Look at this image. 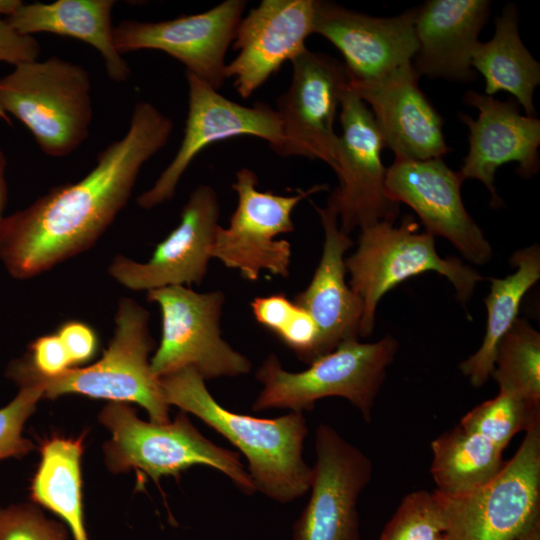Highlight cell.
Listing matches in <instances>:
<instances>
[{
  "label": "cell",
  "mask_w": 540,
  "mask_h": 540,
  "mask_svg": "<svg viewBox=\"0 0 540 540\" xmlns=\"http://www.w3.org/2000/svg\"><path fill=\"white\" fill-rule=\"evenodd\" d=\"M314 207L324 231L322 255L310 283L293 302L310 314L319 329V358L344 341L358 339L363 304L345 279L344 255L353 241L340 229L332 209Z\"/></svg>",
  "instance_id": "23"
},
{
  "label": "cell",
  "mask_w": 540,
  "mask_h": 540,
  "mask_svg": "<svg viewBox=\"0 0 540 540\" xmlns=\"http://www.w3.org/2000/svg\"><path fill=\"white\" fill-rule=\"evenodd\" d=\"M246 8L244 0H226L197 14L157 22L123 20L113 27L116 50L162 51L218 90L226 80L225 56Z\"/></svg>",
  "instance_id": "15"
},
{
  "label": "cell",
  "mask_w": 540,
  "mask_h": 540,
  "mask_svg": "<svg viewBox=\"0 0 540 540\" xmlns=\"http://www.w3.org/2000/svg\"><path fill=\"white\" fill-rule=\"evenodd\" d=\"M173 127L151 103H136L125 135L98 154L83 178L5 216L0 261L7 273L31 279L90 249L126 206L143 165L167 144Z\"/></svg>",
  "instance_id": "1"
},
{
  "label": "cell",
  "mask_w": 540,
  "mask_h": 540,
  "mask_svg": "<svg viewBox=\"0 0 540 540\" xmlns=\"http://www.w3.org/2000/svg\"><path fill=\"white\" fill-rule=\"evenodd\" d=\"M276 336L304 363L310 364L318 358L319 329L310 314L296 304Z\"/></svg>",
  "instance_id": "34"
},
{
  "label": "cell",
  "mask_w": 540,
  "mask_h": 540,
  "mask_svg": "<svg viewBox=\"0 0 540 540\" xmlns=\"http://www.w3.org/2000/svg\"><path fill=\"white\" fill-rule=\"evenodd\" d=\"M291 83L277 100L282 144L276 154L321 160L334 167L339 135L334 122L350 80L344 64L305 49L292 59Z\"/></svg>",
  "instance_id": "12"
},
{
  "label": "cell",
  "mask_w": 540,
  "mask_h": 540,
  "mask_svg": "<svg viewBox=\"0 0 540 540\" xmlns=\"http://www.w3.org/2000/svg\"><path fill=\"white\" fill-rule=\"evenodd\" d=\"M434 493L448 540H514L540 521V424L484 486L452 497Z\"/></svg>",
  "instance_id": "8"
},
{
  "label": "cell",
  "mask_w": 540,
  "mask_h": 540,
  "mask_svg": "<svg viewBox=\"0 0 540 540\" xmlns=\"http://www.w3.org/2000/svg\"><path fill=\"white\" fill-rule=\"evenodd\" d=\"M491 376L499 391L540 405V334L517 318L499 343Z\"/></svg>",
  "instance_id": "29"
},
{
  "label": "cell",
  "mask_w": 540,
  "mask_h": 540,
  "mask_svg": "<svg viewBox=\"0 0 540 540\" xmlns=\"http://www.w3.org/2000/svg\"><path fill=\"white\" fill-rule=\"evenodd\" d=\"M438 540H448L446 534L444 533Z\"/></svg>",
  "instance_id": "43"
},
{
  "label": "cell",
  "mask_w": 540,
  "mask_h": 540,
  "mask_svg": "<svg viewBox=\"0 0 540 540\" xmlns=\"http://www.w3.org/2000/svg\"><path fill=\"white\" fill-rule=\"evenodd\" d=\"M251 310L256 321L277 335L291 317L295 304L283 293L255 297Z\"/></svg>",
  "instance_id": "38"
},
{
  "label": "cell",
  "mask_w": 540,
  "mask_h": 540,
  "mask_svg": "<svg viewBox=\"0 0 540 540\" xmlns=\"http://www.w3.org/2000/svg\"><path fill=\"white\" fill-rule=\"evenodd\" d=\"M23 4L20 0H0V17L5 15L6 18L14 14L17 9Z\"/></svg>",
  "instance_id": "40"
},
{
  "label": "cell",
  "mask_w": 540,
  "mask_h": 540,
  "mask_svg": "<svg viewBox=\"0 0 540 540\" xmlns=\"http://www.w3.org/2000/svg\"><path fill=\"white\" fill-rule=\"evenodd\" d=\"M340 108L341 134L332 168L339 185L327 206L336 213L340 229L350 234L380 221H395L399 204L386 191L381 159L385 145L370 109L350 86Z\"/></svg>",
  "instance_id": "11"
},
{
  "label": "cell",
  "mask_w": 540,
  "mask_h": 540,
  "mask_svg": "<svg viewBox=\"0 0 540 540\" xmlns=\"http://www.w3.org/2000/svg\"><path fill=\"white\" fill-rule=\"evenodd\" d=\"M258 177L249 168L236 172L232 189L237 205L227 227H217L212 258L237 270L248 281H256L262 272L287 278L290 274L291 244L278 235L293 232L292 212L305 198L327 189L314 185L294 195L259 191Z\"/></svg>",
  "instance_id": "10"
},
{
  "label": "cell",
  "mask_w": 540,
  "mask_h": 540,
  "mask_svg": "<svg viewBox=\"0 0 540 540\" xmlns=\"http://www.w3.org/2000/svg\"><path fill=\"white\" fill-rule=\"evenodd\" d=\"M99 421L112 435L103 446L105 464L112 473L135 469L157 482L162 476L178 479L189 467L204 465L225 474L244 494L256 492L240 455L204 437L184 411L173 422L157 424L138 418L128 403L109 402Z\"/></svg>",
  "instance_id": "5"
},
{
  "label": "cell",
  "mask_w": 540,
  "mask_h": 540,
  "mask_svg": "<svg viewBox=\"0 0 540 540\" xmlns=\"http://www.w3.org/2000/svg\"><path fill=\"white\" fill-rule=\"evenodd\" d=\"M41 398L43 390L40 386H21L17 395L0 408V461L22 458L35 449L32 441L22 433L26 421L36 410Z\"/></svg>",
  "instance_id": "32"
},
{
  "label": "cell",
  "mask_w": 540,
  "mask_h": 540,
  "mask_svg": "<svg viewBox=\"0 0 540 540\" xmlns=\"http://www.w3.org/2000/svg\"><path fill=\"white\" fill-rule=\"evenodd\" d=\"M56 333L68 353L72 367H79L96 355L98 337L90 325L70 320L61 324Z\"/></svg>",
  "instance_id": "36"
},
{
  "label": "cell",
  "mask_w": 540,
  "mask_h": 540,
  "mask_svg": "<svg viewBox=\"0 0 540 540\" xmlns=\"http://www.w3.org/2000/svg\"><path fill=\"white\" fill-rule=\"evenodd\" d=\"M7 159L4 152L0 149V224L3 220L4 212L8 200V186L6 181Z\"/></svg>",
  "instance_id": "39"
},
{
  "label": "cell",
  "mask_w": 540,
  "mask_h": 540,
  "mask_svg": "<svg viewBox=\"0 0 540 540\" xmlns=\"http://www.w3.org/2000/svg\"><path fill=\"white\" fill-rule=\"evenodd\" d=\"M464 181L442 158H395L385 175L389 197L409 206L426 232L447 239L465 259L482 265L490 261L492 248L464 206Z\"/></svg>",
  "instance_id": "17"
},
{
  "label": "cell",
  "mask_w": 540,
  "mask_h": 540,
  "mask_svg": "<svg viewBox=\"0 0 540 540\" xmlns=\"http://www.w3.org/2000/svg\"><path fill=\"white\" fill-rule=\"evenodd\" d=\"M0 119L7 122L8 124L11 123L9 115L3 110L1 105H0Z\"/></svg>",
  "instance_id": "42"
},
{
  "label": "cell",
  "mask_w": 540,
  "mask_h": 540,
  "mask_svg": "<svg viewBox=\"0 0 540 540\" xmlns=\"http://www.w3.org/2000/svg\"><path fill=\"white\" fill-rule=\"evenodd\" d=\"M514 273L489 278L490 292L485 299L487 324L479 349L460 363L459 369L472 386H483L491 377L500 341L518 318L524 295L540 278V249L537 244L516 251L511 257Z\"/></svg>",
  "instance_id": "26"
},
{
  "label": "cell",
  "mask_w": 540,
  "mask_h": 540,
  "mask_svg": "<svg viewBox=\"0 0 540 540\" xmlns=\"http://www.w3.org/2000/svg\"><path fill=\"white\" fill-rule=\"evenodd\" d=\"M86 432L76 438L54 435L41 442V460L30 485V499L59 516L74 540H89L84 523L80 462Z\"/></svg>",
  "instance_id": "27"
},
{
  "label": "cell",
  "mask_w": 540,
  "mask_h": 540,
  "mask_svg": "<svg viewBox=\"0 0 540 540\" xmlns=\"http://www.w3.org/2000/svg\"><path fill=\"white\" fill-rule=\"evenodd\" d=\"M149 312L132 298L119 300L114 317L113 336L102 357L86 367H72L55 376L33 371L21 358L14 359L6 376L19 387L38 385L43 397L56 399L80 394L110 402H133L143 407L153 423L170 422L169 404L160 379L150 366L149 354L155 347L149 330Z\"/></svg>",
  "instance_id": "3"
},
{
  "label": "cell",
  "mask_w": 540,
  "mask_h": 540,
  "mask_svg": "<svg viewBox=\"0 0 540 540\" xmlns=\"http://www.w3.org/2000/svg\"><path fill=\"white\" fill-rule=\"evenodd\" d=\"M514 540H540V521L536 522Z\"/></svg>",
  "instance_id": "41"
},
{
  "label": "cell",
  "mask_w": 540,
  "mask_h": 540,
  "mask_svg": "<svg viewBox=\"0 0 540 540\" xmlns=\"http://www.w3.org/2000/svg\"><path fill=\"white\" fill-rule=\"evenodd\" d=\"M188 114L181 144L153 186L137 198L143 209L170 200L194 158L207 146L233 137L249 135L269 143L276 153L282 144L281 120L265 103L244 106L236 103L195 75L186 72Z\"/></svg>",
  "instance_id": "13"
},
{
  "label": "cell",
  "mask_w": 540,
  "mask_h": 540,
  "mask_svg": "<svg viewBox=\"0 0 540 540\" xmlns=\"http://www.w3.org/2000/svg\"><path fill=\"white\" fill-rule=\"evenodd\" d=\"M315 7L316 0H263L242 18L232 42L238 55L225 71L241 97H250L286 61L307 49Z\"/></svg>",
  "instance_id": "20"
},
{
  "label": "cell",
  "mask_w": 540,
  "mask_h": 540,
  "mask_svg": "<svg viewBox=\"0 0 540 540\" xmlns=\"http://www.w3.org/2000/svg\"><path fill=\"white\" fill-rule=\"evenodd\" d=\"M431 450L435 491L444 496H459L484 486L505 463L502 448L460 424L434 439Z\"/></svg>",
  "instance_id": "28"
},
{
  "label": "cell",
  "mask_w": 540,
  "mask_h": 540,
  "mask_svg": "<svg viewBox=\"0 0 540 540\" xmlns=\"http://www.w3.org/2000/svg\"><path fill=\"white\" fill-rule=\"evenodd\" d=\"M146 293L147 301L157 304L161 312V339L150 359L156 377L183 368L195 369L204 380L251 371L250 360L221 336L223 291L168 286Z\"/></svg>",
  "instance_id": "9"
},
{
  "label": "cell",
  "mask_w": 540,
  "mask_h": 540,
  "mask_svg": "<svg viewBox=\"0 0 540 540\" xmlns=\"http://www.w3.org/2000/svg\"><path fill=\"white\" fill-rule=\"evenodd\" d=\"M309 500L293 525V540H360L358 499L372 462L334 428L320 423Z\"/></svg>",
  "instance_id": "16"
},
{
  "label": "cell",
  "mask_w": 540,
  "mask_h": 540,
  "mask_svg": "<svg viewBox=\"0 0 540 540\" xmlns=\"http://www.w3.org/2000/svg\"><path fill=\"white\" fill-rule=\"evenodd\" d=\"M416 7L392 17H375L328 1H317L313 34L342 54L350 87L378 84L413 69L418 43Z\"/></svg>",
  "instance_id": "14"
},
{
  "label": "cell",
  "mask_w": 540,
  "mask_h": 540,
  "mask_svg": "<svg viewBox=\"0 0 540 540\" xmlns=\"http://www.w3.org/2000/svg\"><path fill=\"white\" fill-rule=\"evenodd\" d=\"M398 347V341L390 335L373 343L347 340L301 372L285 370L279 358L269 354L255 374L263 387L252 410L289 409L302 413L312 410L320 399L342 397L369 423Z\"/></svg>",
  "instance_id": "4"
},
{
  "label": "cell",
  "mask_w": 540,
  "mask_h": 540,
  "mask_svg": "<svg viewBox=\"0 0 540 540\" xmlns=\"http://www.w3.org/2000/svg\"><path fill=\"white\" fill-rule=\"evenodd\" d=\"M490 5L487 0H429L416 7L418 48L412 66L418 78L476 79L471 58Z\"/></svg>",
  "instance_id": "21"
},
{
  "label": "cell",
  "mask_w": 540,
  "mask_h": 540,
  "mask_svg": "<svg viewBox=\"0 0 540 540\" xmlns=\"http://www.w3.org/2000/svg\"><path fill=\"white\" fill-rule=\"evenodd\" d=\"M219 212L215 189L197 186L181 210L178 226L156 245L151 257L138 262L117 255L108 266L109 275L134 291L201 284L212 259Z\"/></svg>",
  "instance_id": "18"
},
{
  "label": "cell",
  "mask_w": 540,
  "mask_h": 540,
  "mask_svg": "<svg viewBox=\"0 0 540 540\" xmlns=\"http://www.w3.org/2000/svg\"><path fill=\"white\" fill-rule=\"evenodd\" d=\"M471 65L485 80V95L508 92L521 105L526 116L535 117L533 95L540 83V64L520 38L515 5H507L495 19L493 37L476 44Z\"/></svg>",
  "instance_id": "25"
},
{
  "label": "cell",
  "mask_w": 540,
  "mask_h": 540,
  "mask_svg": "<svg viewBox=\"0 0 540 540\" xmlns=\"http://www.w3.org/2000/svg\"><path fill=\"white\" fill-rule=\"evenodd\" d=\"M506 449L519 432L540 424V405L516 395L499 391L497 396L470 410L459 422Z\"/></svg>",
  "instance_id": "30"
},
{
  "label": "cell",
  "mask_w": 540,
  "mask_h": 540,
  "mask_svg": "<svg viewBox=\"0 0 540 540\" xmlns=\"http://www.w3.org/2000/svg\"><path fill=\"white\" fill-rule=\"evenodd\" d=\"M159 379L169 406L195 415L240 450L256 491L289 503L310 490L313 468L303 458L308 428L301 412L290 411L273 419L232 412L216 401L193 368Z\"/></svg>",
  "instance_id": "2"
},
{
  "label": "cell",
  "mask_w": 540,
  "mask_h": 540,
  "mask_svg": "<svg viewBox=\"0 0 540 540\" xmlns=\"http://www.w3.org/2000/svg\"><path fill=\"white\" fill-rule=\"evenodd\" d=\"M21 359L36 373L55 376L72 368L68 353L57 333L40 336L28 346Z\"/></svg>",
  "instance_id": "35"
},
{
  "label": "cell",
  "mask_w": 540,
  "mask_h": 540,
  "mask_svg": "<svg viewBox=\"0 0 540 540\" xmlns=\"http://www.w3.org/2000/svg\"><path fill=\"white\" fill-rule=\"evenodd\" d=\"M0 540H68L66 527L34 503L0 507Z\"/></svg>",
  "instance_id": "33"
},
{
  "label": "cell",
  "mask_w": 540,
  "mask_h": 540,
  "mask_svg": "<svg viewBox=\"0 0 540 540\" xmlns=\"http://www.w3.org/2000/svg\"><path fill=\"white\" fill-rule=\"evenodd\" d=\"M90 90L83 66L53 56L18 64L0 78V105L26 126L45 154L65 157L89 136Z\"/></svg>",
  "instance_id": "7"
},
{
  "label": "cell",
  "mask_w": 540,
  "mask_h": 540,
  "mask_svg": "<svg viewBox=\"0 0 540 540\" xmlns=\"http://www.w3.org/2000/svg\"><path fill=\"white\" fill-rule=\"evenodd\" d=\"M114 0H57L51 3H23L7 21L19 33H52L79 39L102 56L108 77L126 81L131 70L116 50L111 11Z\"/></svg>",
  "instance_id": "24"
},
{
  "label": "cell",
  "mask_w": 540,
  "mask_h": 540,
  "mask_svg": "<svg viewBox=\"0 0 540 540\" xmlns=\"http://www.w3.org/2000/svg\"><path fill=\"white\" fill-rule=\"evenodd\" d=\"M418 79L412 69L378 84L350 88L369 105L385 148L395 158H442L451 150L445 141L443 119L420 89Z\"/></svg>",
  "instance_id": "22"
},
{
  "label": "cell",
  "mask_w": 540,
  "mask_h": 540,
  "mask_svg": "<svg viewBox=\"0 0 540 540\" xmlns=\"http://www.w3.org/2000/svg\"><path fill=\"white\" fill-rule=\"evenodd\" d=\"M444 533L445 521L435 493L419 490L402 499L380 540H438Z\"/></svg>",
  "instance_id": "31"
},
{
  "label": "cell",
  "mask_w": 540,
  "mask_h": 540,
  "mask_svg": "<svg viewBox=\"0 0 540 540\" xmlns=\"http://www.w3.org/2000/svg\"><path fill=\"white\" fill-rule=\"evenodd\" d=\"M463 101L476 108L478 116L458 115L469 129V150L459 172L465 180L481 181L491 193V205L499 207L503 201L494 185L499 167L516 162V172L523 178L538 172L540 120L522 115L515 100L500 101L469 90Z\"/></svg>",
  "instance_id": "19"
},
{
  "label": "cell",
  "mask_w": 540,
  "mask_h": 540,
  "mask_svg": "<svg viewBox=\"0 0 540 540\" xmlns=\"http://www.w3.org/2000/svg\"><path fill=\"white\" fill-rule=\"evenodd\" d=\"M345 267L351 277L349 286L363 304L359 327V337L363 338L373 332L380 299L408 278L437 272L451 282L463 305L483 280L478 271L460 259L440 257L435 237L426 231L419 232V225L411 215H405L399 225L380 221L360 229L358 246L345 258Z\"/></svg>",
  "instance_id": "6"
},
{
  "label": "cell",
  "mask_w": 540,
  "mask_h": 540,
  "mask_svg": "<svg viewBox=\"0 0 540 540\" xmlns=\"http://www.w3.org/2000/svg\"><path fill=\"white\" fill-rule=\"evenodd\" d=\"M39 54L40 45L33 36L19 33L0 17V62L16 66L38 60Z\"/></svg>",
  "instance_id": "37"
}]
</instances>
